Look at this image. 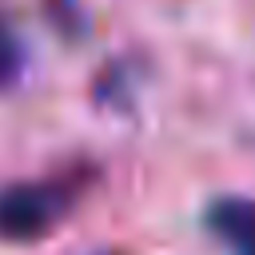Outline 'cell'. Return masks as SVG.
<instances>
[{
    "label": "cell",
    "instance_id": "cell-1",
    "mask_svg": "<svg viewBox=\"0 0 255 255\" xmlns=\"http://www.w3.org/2000/svg\"><path fill=\"white\" fill-rule=\"evenodd\" d=\"M96 187L92 163H64L36 179H16L0 187V239L4 243H40L64 227V219Z\"/></svg>",
    "mask_w": 255,
    "mask_h": 255
},
{
    "label": "cell",
    "instance_id": "cell-2",
    "mask_svg": "<svg viewBox=\"0 0 255 255\" xmlns=\"http://www.w3.org/2000/svg\"><path fill=\"white\" fill-rule=\"evenodd\" d=\"M203 227L227 255H255V199L215 195L203 211Z\"/></svg>",
    "mask_w": 255,
    "mask_h": 255
},
{
    "label": "cell",
    "instance_id": "cell-3",
    "mask_svg": "<svg viewBox=\"0 0 255 255\" xmlns=\"http://www.w3.org/2000/svg\"><path fill=\"white\" fill-rule=\"evenodd\" d=\"M24 72H28V44H24L12 12L0 8V96L20 88Z\"/></svg>",
    "mask_w": 255,
    "mask_h": 255
},
{
    "label": "cell",
    "instance_id": "cell-4",
    "mask_svg": "<svg viewBox=\"0 0 255 255\" xmlns=\"http://www.w3.org/2000/svg\"><path fill=\"white\" fill-rule=\"evenodd\" d=\"M100 255H112V251H100Z\"/></svg>",
    "mask_w": 255,
    "mask_h": 255
}]
</instances>
